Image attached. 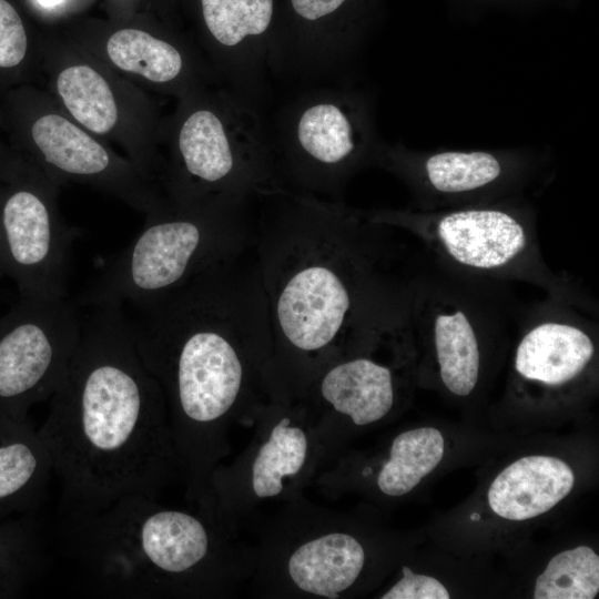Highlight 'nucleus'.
<instances>
[{
    "mask_svg": "<svg viewBox=\"0 0 599 599\" xmlns=\"http://www.w3.org/2000/svg\"><path fill=\"white\" fill-rule=\"evenodd\" d=\"M346 0H291L297 14L314 21L337 10Z\"/></svg>",
    "mask_w": 599,
    "mask_h": 599,
    "instance_id": "obj_28",
    "label": "nucleus"
},
{
    "mask_svg": "<svg viewBox=\"0 0 599 599\" xmlns=\"http://www.w3.org/2000/svg\"><path fill=\"white\" fill-rule=\"evenodd\" d=\"M2 192V276L11 277L20 297H67L72 238L58 205L59 187L30 160L14 165Z\"/></svg>",
    "mask_w": 599,
    "mask_h": 599,
    "instance_id": "obj_13",
    "label": "nucleus"
},
{
    "mask_svg": "<svg viewBox=\"0 0 599 599\" xmlns=\"http://www.w3.org/2000/svg\"><path fill=\"white\" fill-rule=\"evenodd\" d=\"M69 524V550L103 595L216 596L241 567L229 525L201 507L194 512L130 495Z\"/></svg>",
    "mask_w": 599,
    "mask_h": 599,
    "instance_id": "obj_4",
    "label": "nucleus"
},
{
    "mask_svg": "<svg viewBox=\"0 0 599 599\" xmlns=\"http://www.w3.org/2000/svg\"><path fill=\"white\" fill-rule=\"evenodd\" d=\"M45 559L31 515L0 524V598L22 592L44 568Z\"/></svg>",
    "mask_w": 599,
    "mask_h": 599,
    "instance_id": "obj_23",
    "label": "nucleus"
},
{
    "mask_svg": "<svg viewBox=\"0 0 599 599\" xmlns=\"http://www.w3.org/2000/svg\"><path fill=\"white\" fill-rule=\"evenodd\" d=\"M380 158L408 186L409 209L417 211L530 199L549 176L542 158L518 151H394Z\"/></svg>",
    "mask_w": 599,
    "mask_h": 599,
    "instance_id": "obj_11",
    "label": "nucleus"
},
{
    "mask_svg": "<svg viewBox=\"0 0 599 599\" xmlns=\"http://www.w3.org/2000/svg\"><path fill=\"white\" fill-rule=\"evenodd\" d=\"M598 317L546 295L525 304L512 338L518 384L547 392L580 385L595 366Z\"/></svg>",
    "mask_w": 599,
    "mask_h": 599,
    "instance_id": "obj_15",
    "label": "nucleus"
},
{
    "mask_svg": "<svg viewBox=\"0 0 599 599\" xmlns=\"http://www.w3.org/2000/svg\"><path fill=\"white\" fill-rule=\"evenodd\" d=\"M40 45L49 93L77 123L120 146L140 173L160 189V121L146 91L64 35L48 34Z\"/></svg>",
    "mask_w": 599,
    "mask_h": 599,
    "instance_id": "obj_8",
    "label": "nucleus"
},
{
    "mask_svg": "<svg viewBox=\"0 0 599 599\" xmlns=\"http://www.w3.org/2000/svg\"><path fill=\"white\" fill-rule=\"evenodd\" d=\"M297 138L303 162L293 174L305 186L334 192L365 160L353 118L335 103L306 109Z\"/></svg>",
    "mask_w": 599,
    "mask_h": 599,
    "instance_id": "obj_19",
    "label": "nucleus"
},
{
    "mask_svg": "<svg viewBox=\"0 0 599 599\" xmlns=\"http://www.w3.org/2000/svg\"><path fill=\"white\" fill-rule=\"evenodd\" d=\"M255 221L273 353L270 397L300 399L332 362L408 326L413 237L365 211L285 197Z\"/></svg>",
    "mask_w": 599,
    "mask_h": 599,
    "instance_id": "obj_1",
    "label": "nucleus"
},
{
    "mask_svg": "<svg viewBox=\"0 0 599 599\" xmlns=\"http://www.w3.org/2000/svg\"><path fill=\"white\" fill-rule=\"evenodd\" d=\"M252 443L230 466L211 474L200 507L229 524L238 508L290 497L328 453V443L302 399L268 397L253 413Z\"/></svg>",
    "mask_w": 599,
    "mask_h": 599,
    "instance_id": "obj_9",
    "label": "nucleus"
},
{
    "mask_svg": "<svg viewBox=\"0 0 599 599\" xmlns=\"http://www.w3.org/2000/svg\"><path fill=\"white\" fill-rule=\"evenodd\" d=\"M599 591V557L579 546L554 556L535 585V599H592Z\"/></svg>",
    "mask_w": 599,
    "mask_h": 599,
    "instance_id": "obj_24",
    "label": "nucleus"
},
{
    "mask_svg": "<svg viewBox=\"0 0 599 599\" xmlns=\"http://www.w3.org/2000/svg\"><path fill=\"white\" fill-rule=\"evenodd\" d=\"M42 63L41 45L31 47L24 23L7 0H0V70L22 68L27 61Z\"/></svg>",
    "mask_w": 599,
    "mask_h": 599,
    "instance_id": "obj_26",
    "label": "nucleus"
},
{
    "mask_svg": "<svg viewBox=\"0 0 599 599\" xmlns=\"http://www.w3.org/2000/svg\"><path fill=\"white\" fill-rule=\"evenodd\" d=\"M129 325L159 383L173 441L200 501L229 453V428L270 396L273 337L254 247L139 303Z\"/></svg>",
    "mask_w": 599,
    "mask_h": 599,
    "instance_id": "obj_2",
    "label": "nucleus"
},
{
    "mask_svg": "<svg viewBox=\"0 0 599 599\" xmlns=\"http://www.w3.org/2000/svg\"><path fill=\"white\" fill-rule=\"evenodd\" d=\"M169 129L159 126L161 159L159 186L164 199L186 203L212 195L245 196L261 182L260 166L235 152L223 119L199 92L182 98Z\"/></svg>",
    "mask_w": 599,
    "mask_h": 599,
    "instance_id": "obj_14",
    "label": "nucleus"
},
{
    "mask_svg": "<svg viewBox=\"0 0 599 599\" xmlns=\"http://www.w3.org/2000/svg\"><path fill=\"white\" fill-rule=\"evenodd\" d=\"M408 332L409 325L373 348L332 362L315 376L300 399L306 403L317 426L335 417L348 418L355 426H367L392 412L399 392L397 370L416 352L414 342L388 361L380 356Z\"/></svg>",
    "mask_w": 599,
    "mask_h": 599,
    "instance_id": "obj_16",
    "label": "nucleus"
},
{
    "mask_svg": "<svg viewBox=\"0 0 599 599\" xmlns=\"http://www.w3.org/2000/svg\"><path fill=\"white\" fill-rule=\"evenodd\" d=\"M24 102L29 160L58 186L88 185L145 215L165 205L154 183L113 145L77 123L48 90H28Z\"/></svg>",
    "mask_w": 599,
    "mask_h": 599,
    "instance_id": "obj_10",
    "label": "nucleus"
},
{
    "mask_svg": "<svg viewBox=\"0 0 599 599\" xmlns=\"http://www.w3.org/2000/svg\"><path fill=\"white\" fill-rule=\"evenodd\" d=\"M275 567L282 586L301 595L337 599L361 576L366 552L361 541L341 530L311 531L293 540Z\"/></svg>",
    "mask_w": 599,
    "mask_h": 599,
    "instance_id": "obj_18",
    "label": "nucleus"
},
{
    "mask_svg": "<svg viewBox=\"0 0 599 599\" xmlns=\"http://www.w3.org/2000/svg\"><path fill=\"white\" fill-rule=\"evenodd\" d=\"M403 577L392 586L382 599H448L449 592L436 578L418 575L404 566Z\"/></svg>",
    "mask_w": 599,
    "mask_h": 599,
    "instance_id": "obj_27",
    "label": "nucleus"
},
{
    "mask_svg": "<svg viewBox=\"0 0 599 599\" xmlns=\"http://www.w3.org/2000/svg\"><path fill=\"white\" fill-rule=\"evenodd\" d=\"M572 469L545 455L526 456L500 471L488 489V504L499 517L522 521L542 515L569 495Z\"/></svg>",
    "mask_w": 599,
    "mask_h": 599,
    "instance_id": "obj_21",
    "label": "nucleus"
},
{
    "mask_svg": "<svg viewBox=\"0 0 599 599\" xmlns=\"http://www.w3.org/2000/svg\"><path fill=\"white\" fill-rule=\"evenodd\" d=\"M39 9L47 14H60V11L68 7L69 0H35Z\"/></svg>",
    "mask_w": 599,
    "mask_h": 599,
    "instance_id": "obj_29",
    "label": "nucleus"
},
{
    "mask_svg": "<svg viewBox=\"0 0 599 599\" xmlns=\"http://www.w3.org/2000/svg\"><path fill=\"white\" fill-rule=\"evenodd\" d=\"M1 201H2V193H0V248H1ZM0 276H2L1 264H0Z\"/></svg>",
    "mask_w": 599,
    "mask_h": 599,
    "instance_id": "obj_30",
    "label": "nucleus"
},
{
    "mask_svg": "<svg viewBox=\"0 0 599 599\" xmlns=\"http://www.w3.org/2000/svg\"><path fill=\"white\" fill-rule=\"evenodd\" d=\"M245 196L212 195L146 214L119 255L75 300L80 307L130 305L167 292L254 244Z\"/></svg>",
    "mask_w": 599,
    "mask_h": 599,
    "instance_id": "obj_6",
    "label": "nucleus"
},
{
    "mask_svg": "<svg viewBox=\"0 0 599 599\" xmlns=\"http://www.w3.org/2000/svg\"><path fill=\"white\" fill-rule=\"evenodd\" d=\"M422 255L408 304L414 346L432 361L445 390L467 398L481 383L486 358L514 338L525 304L510 283L465 275Z\"/></svg>",
    "mask_w": 599,
    "mask_h": 599,
    "instance_id": "obj_7",
    "label": "nucleus"
},
{
    "mask_svg": "<svg viewBox=\"0 0 599 599\" xmlns=\"http://www.w3.org/2000/svg\"><path fill=\"white\" fill-rule=\"evenodd\" d=\"M69 519L130 495L156 498L183 477L164 394L136 351L122 305L91 306L38 429Z\"/></svg>",
    "mask_w": 599,
    "mask_h": 599,
    "instance_id": "obj_3",
    "label": "nucleus"
},
{
    "mask_svg": "<svg viewBox=\"0 0 599 599\" xmlns=\"http://www.w3.org/2000/svg\"><path fill=\"white\" fill-rule=\"evenodd\" d=\"M82 313L75 300H20L0 316V420H26L50 399L77 348Z\"/></svg>",
    "mask_w": 599,
    "mask_h": 599,
    "instance_id": "obj_12",
    "label": "nucleus"
},
{
    "mask_svg": "<svg viewBox=\"0 0 599 599\" xmlns=\"http://www.w3.org/2000/svg\"><path fill=\"white\" fill-rule=\"evenodd\" d=\"M443 456L444 437L438 429L403 432L394 438L389 457L377 474V487L389 497L406 495L438 466Z\"/></svg>",
    "mask_w": 599,
    "mask_h": 599,
    "instance_id": "obj_22",
    "label": "nucleus"
},
{
    "mask_svg": "<svg viewBox=\"0 0 599 599\" xmlns=\"http://www.w3.org/2000/svg\"><path fill=\"white\" fill-rule=\"evenodd\" d=\"M64 37L144 91L182 98L197 92L199 67L190 50L152 29L139 24L79 27Z\"/></svg>",
    "mask_w": 599,
    "mask_h": 599,
    "instance_id": "obj_17",
    "label": "nucleus"
},
{
    "mask_svg": "<svg viewBox=\"0 0 599 599\" xmlns=\"http://www.w3.org/2000/svg\"><path fill=\"white\" fill-rule=\"evenodd\" d=\"M52 475L50 453L29 418L0 420V524L32 515Z\"/></svg>",
    "mask_w": 599,
    "mask_h": 599,
    "instance_id": "obj_20",
    "label": "nucleus"
},
{
    "mask_svg": "<svg viewBox=\"0 0 599 599\" xmlns=\"http://www.w3.org/2000/svg\"><path fill=\"white\" fill-rule=\"evenodd\" d=\"M206 30L220 45L232 48L246 37L265 32L273 0H201Z\"/></svg>",
    "mask_w": 599,
    "mask_h": 599,
    "instance_id": "obj_25",
    "label": "nucleus"
},
{
    "mask_svg": "<svg viewBox=\"0 0 599 599\" xmlns=\"http://www.w3.org/2000/svg\"><path fill=\"white\" fill-rule=\"evenodd\" d=\"M365 212L375 222L408 233L445 267L487 280L529 284L546 296L599 316L598 302L583 282L546 262L530 199L438 211Z\"/></svg>",
    "mask_w": 599,
    "mask_h": 599,
    "instance_id": "obj_5",
    "label": "nucleus"
}]
</instances>
